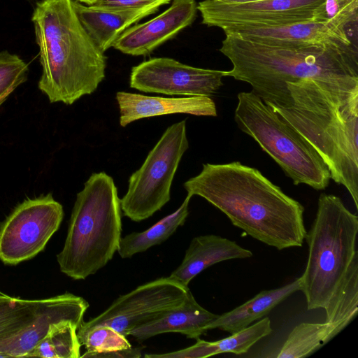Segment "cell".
Masks as SVG:
<instances>
[{"label": "cell", "instance_id": "cell-10", "mask_svg": "<svg viewBox=\"0 0 358 358\" xmlns=\"http://www.w3.org/2000/svg\"><path fill=\"white\" fill-rule=\"evenodd\" d=\"M189 291L188 287L169 277L157 278L120 296L98 316L87 322L83 320L77 333L106 325L128 336L134 328L180 304Z\"/></svg>", "mask_w": 358, "mask_h": 358}, {"label": "cell", "instance_id": "cell-23", "mask_svg": "<svg viewBox=\"0 0 358 358\" xmlns=\"http://www.w3.org/2000/svg\"><path fill=\"white\" fill-rule=\"evenodd\" d=\"M343 329L335 323L302 322L288 335L276 355L277 358L308 357L337 336Z\"/></svg>", "mask_w": 358, "mask_h": 358}, {"label": "cell", "instance_id": "cell-32", "mask_svg": "<svg viewBox=\"0 0 358 358\" xmlns=\"http://www.w3.org/2000/svg\"><path fill=\"white\" fill-rule=\"evenodd\" d=\"M80 3H83L87 4V6L93 5L97 0H76Z\"/></svg>", "mask_w": 358, "mask_h": 358}, {"label": "cell", "instance_id": "cell-16", "mask_svg": "<svg viewBox=\"0 0 358 358\" xmlns=\"http://www.w3.org/2000/svg\"><path fill=\"white\" fill-rule=\"evenodd\" d=\"M115 97L120 110V124L122 127L136 120L164 115L217 116L214 101L206 96L168 98L117 92Z\"/></svg>", "mask_w": 358, "mask_h": 358}, {"label": "cell", "instance_id": "cell-13", "mask_svg": "<svg viewBox=\"0 0 358 358\" xmlns=\"http://www.w3.org/2000/svg\"><path fill=\"white\" fill-rule=\"evenodd\" d=\"M196 13L195 0H173L171 6L159 15L127 29L113 47L132 56L148 55L190 26Z\"/></svg>", "mask_w": 358, "mask_h": 358}, {"label": "cell", "instance_id": "cell-9", "mask_svg": "<svg viewBox=\"0 0 358 358\" xmlns=\"http://www.w3.org/2000/svg\"><path fill=\"white\" fill-rule=\"evenodd\" d=\"M64 217L62 205L49 193L25 199L0 223V260L17 265L45 248Z\"/></svg>", "mask_w": 358, "mask_h": 358}, {"label": "cell", "instance_id": "cell-30", "mask_svg": "<svg viewBox=\"0 0 358 358\" xmlns=\"http://www.w3.org/2000/svg\"><path fill=\"white\" fill-rule=\"evenodd\" d=\"M141 356L140 348L130 347L124 350L94 354L88 358H139Z\"/></svg>", "mask_w": 358, "mask_h": 358}, {"label": "cell", "instance_id": "cell-25", "mask_svg": "<svg viewBox=\"0 0 358 358\" xmlns=\"http://www.w3.org/2000/svg\"><path fill=\"white\" fill-rule=\"evenodd\" d=\"M41 301L0 294V341L27 325L35 317Z\"/></svg>", "mask_w": 358, "mask_h": 358}, {"label": "cell", "instance_id": "cell-18", "mask_svg": "<svg viewBox=\"0 0 358 358\" xmlns=\"http://www.w3.org/2000/svg\"><path fill=\"white\" fill-rule=\"evenodd\" d=\"M218 316L200 306L189 291L180 304L134 328L128 336L143 341L158 334L177 332L197 339L208 331L207 326Z\"/></svg>", "mask_w": 358, "mask_h": 358}, {"label": "cell", "instance_id": "cell-8", "mask_svg": "<svg viewBox=\"0 0 358 358\" xmlns=\"http://www.w3.org/2000/svg\"><path fill=\"white\" fill-rule=\"evenodd\" d=\"M188 148L185 120L167 127L141 166L129 178L127 192L120 199L124 216L141 222L169 201L173 178Z\"/></svg>", "mask_w": 358, "mask_h": 358}, {"label": "cell", "instance_id": "cell-28", "mask_svg": "<svg viewBox=\"0 0 358 358\" xmlns=\"http://www.w3.org/2000/svg\"><path fill=\"white\" fill-rule=\"evenodd\" d=\"M28 64L18 55L0 51V106L27 80Z\"/></svg>", "mask_w": 358, "mask_h": 358}, {"label": "cell", "instance_id": "cell-19", "mask_svg": "<svg viewBox=\"0 0 358 358\" xmlns=\"http://www.w3.org/2000/svg\"><path fill=\"white\" fill-rule=\"evenodd\" d=\"M252 252L235 241L209 234L194 237L181 264L168 276L184 287L208 267L229 259L251 257Z\"/></svg>", "mask_w": 358, "mask_h": 358}, {"label": "cell", "instance_id": "cell-5", "mask_svg": "<svg viewBox=\"0 0 358 358\" xmlns=\"http://www.w3.org/2000/svg\"><path fill=\"white\" fill-rule=\"evenodd\" d=\"M39 48V90L50 102L71 105L105 78L106 57L79 21L73 0H39L31 17Z\"/></svg>", "mask_w": 358, "mask_h": 358}, {"label": "cell", "instance_id": "cell-26", "mask_svg": "<svg viewBox=\"0 0 358 358\" xmlns=\"http://www.w3.org/2000/svg\"><path fill=\"white\" fill-rule=\"evenodd\" d=\"M311 21L357 36L358 0H324L315 10Z\"/></svg>", "mask_w": 358, "mask_h": 358}, {"label": "cell", "instance_id": "cell-2", "mask_svg": "<svg viewBox=\"0 0 358 358\" xmlns=\"http://www.w3.org/2000/svg\"><path fill=\"white\" fill-rule=\"evenodd\" d=\"M358 217L337 196L322 193L305 239L308 257L301 280L307 309L323 308L343 330L358 313Z\"/></svg>", "mask_w": 358, "mask_h": 358}, {"label": "cell", "instance_id": "cell-29", "mask_svg": "<svg viewBox=\"0 0 358 358\" xmlns=\"http://www.w3.org/2000/svg\"><path fill=\"white\" fill-rule=\"evenodd\" d=\"M171 1V0H97L93 5L106 8L127 9L141 8L157 3L166 5Z\"/></svg>", "mask_w": 358, "mask_h": 358}, {"label": "cell", "instance_id": "cell-15", "mask_svg": "<svg viewBox=\"0 0 358 358\" xmlns=\"http://www.w3.org/2000/svg\"><path fill=\"white\" fill-rule=\"evenodd\" d=\"M224 34H236L246 40L268 45L298 47L316 44L350 45L347 33L313 21L264 28H227Z\"/></svg>", "mask_w": 358, "mask_h": 358}, {"label": "cell", "instance_id": "cell-7", "mask_svg": "<svg viewBox=\"0 0 358 358\" xmlns=\"http://www.w3.org/2000/svg\"><path fill=\"white\" fill-rule=\"evenodd\" d=\"M234 120L292 180L315 189L329 183L328 167L313 148L277 112L252 91L238 94Z\"/></svg>", "mask_w": 358, "mask_h": 358}, {"label": "cell", "instance_id": "cell-24", "mask_svg": "<svg viewBox=\"0 0 358 358\" xmlns=\"http://www.w3.org/2000/svg\"><path fill=\"white\" fill-rule=\"evenodd\" d=\"M79 325L71 320L50 324L45 335L30 351L27 357L78 358L81 344L77 330Z\"/></svg>", "mask_w": 358, "mask_h": 358}, {"label": "cell", "instance_id": "cell-12", "mask_svg": "<svg viewBox=\"0 0 358 358\" xmlns=\"http://www.w3.org/2000/svg\"><path fill=\"white\" fill-rule=\"evenodd\" d=\"M224 71L191 66L171 58L155 57L132 67L131 88L166 95L210 96L222 85Z\"/></svg>", "mask_w": 358, "mask_h": 358}, {"label": "cell", "instance_id": "cell-6", "mask_svg": "<svg viewBox=\"0 0 358 358\" xmlns=\"http://www.w3.org/2000/svg\"><path fill=\"white\" fill-rule=\"evenodd\" d=\"M121 235L115 182L105 172L94 173L76 195L64 247L57 255L60 271L77 280L96 273L117 252Z\"/></svg>", "mask_w": 358, "mask_h": 358}, {"label": "cell", "instance_id": "cell-1", "mask_svg": "<svg viewBox=\"0 0 358 358\" xmlns=\"http://www.w3.org/2000/svg\"><path fill=\"white\" fill-rule=\"evenodd\" d=\"M183 186L188 195L205 199L257 241L280 250L303 243L304 207L255 168L239 162L204 164Z\"/></svg>", "mask_w": 358, "mask_h": 358}, {"label": "cell", "instance_id": "cell-21", "mask_svg": "<svg viewBox=\"0 0 358 358\" xmlns=\"http://www.w3.org/2000/svg\"><path fill=\"white\" fill-rule=\"evenodd\" d=\"M300 289L301 280L298 278L281 287L262 290L243 304L219 315L207 326L206 329L218 328L231 334L239 331L268 314L276 306Z\"/></svg>", "mask_w": 358, "mask_h": 358}, {"label": "cell", "instance_id": "cell-17", "mask_svg": "<svg viewBox=\"0 0 358 358\" xmlns=\"http://www.w3.org/2000/svg\"><path fill=\"white\" fill-rule=\"evenodd\" d=\"M162 3H157L141 8L115 9L84 6L73 0L76 15L90 38L103 53L132 24L147 16L155 13Z\"/></svg>", "mask_w": 358, "mask_h": 358}, {"label": "cell", "instance_id": "cell-11", "mask_svg": "<svg viewBox=\"0 0 358 358\" xmlns=\"http://www.w3.org/2000/svg\"><path fill=\"white\" fill-rule=\"evenodd\" d=\"M324 0H262L225 3L203 0L197 5L202 23L208 27L264 28L312 20L315 10Z\"/></svg>", "mask_w": 358, "mask_h": 358}, {"label": "cell", "instance_id": "cell-27", "mask_svg": "<svg viewBox=\"0 0 358 358\" xmlns=\"http://www.w3.org/2000/svg\"><path fill=\"white\" fill-rule=\"evenodd\" d=\"M81 345L86 352L80 357L88 358L90 355L124 350L131 347L127 336L106 325L96 326L90 329L77 333Z\"/></svg>", "mask_w": 358, "mask_h": 358}, {"label": "cell", "instance_id": "cell-34", "mask_svg": "<svg viewBox=\"0 0 358 358\" xmlns=\"http://www.w3.org/2000/svg\"><path fill=\"white\" fill-rule=\"evenodd\" d=\"M2 292L0 291V294H1Z\"/></svg>", "mask_w": 358, "mask_h": 358}, {"label": "cell", "instance_id": "cell-31", "mask_svg": "<svg viewBox=\"0 0 358 358\" xmlns=\"http://www.w3.org/2000/svg\"><path fill=\"white\" fill-rule=\"evenodd\" d=\"M225 3H241L252 1H258L262 0H216Z\"/></svg>", "mask_w": 358, "mask_h": 358}, {"label": "cell", "instance_id": "cell-3", "mask_svg": "<svg viewBox=\"0 0 358 358\" xmlns=\"http://www.w3.org/2000/svg\"><path fill=\"white\" fill-rule=\"evenodd\" d=\"M290 103L272 106L317 152L358 209V80L288 83Z\"/></svg>", "mask_w": 358, "mask_h": 358}, {"label": "cell", "instance_id": "cell-20", "mask_svg": "<svg viewBox=\"0 0 358 358\" xmlns=\"http://www.w3.org/2000/svg\"><path fill=\"white\" fill-rule=\"evenodd\" d=\"M272 332L271 320L261 319L254 324L231 334V336L216 341H206L199 338L187 348L163 354H145V358H206L222 353L242 355L262 338Z\"/></svg>", "mask_w": 358, "mask_h": 358}, {"label": "cell", "instance_id": "cell-33", "mask_svg": "<svg viewBox=\"0 0 358 358\" xmlns=\"http://www.w3.org/2000/svg\"><path fill=\"white\" fill-rule=\"evenodd\" d=\"M29 1H38L37 0H29Z\"/></svg>", "mask_w": 358, "mask_h": 358}, {"label": "cell", "instance_id": "cell-14", "mask_svg": "<svg viewBox=\"0 0 358 358\" xmlns=\"http://www.w3.org/2000/svg\"><path fill=\"white\" fill-rule=\"evenodd\" d=\"M88 308L85 299L69 292L43 299L35 317L27 325L0 341V357H27L50 324L71 320L80 326Z\"/></svg>", "mask_w": 358, "mask_h": 358}, {"label": "cell", "instance_id": "cell-22", "mask_svg": "<svg viewBox=\"0 0 358 358\" xmlns=\"http://www.w3.org/2000/svg\"><path fill=\"white\" fill-rule=\"evenodd\" d=\"M192 196L187 194L180 206L148 229L133 232L121 238L117 252L122 259L130 258L152 246L166 241L176 229L184 224L189 215V203Z\"/></svg>", "mask_w": 358, "mask_h": 358}, {"label": "cell", "instance_id": "cell-4", "mask_svg": "<svg viewBox=\"0 0 358 358\" xmlns=\"http://www.w3.org/2000/svg\"><path fill=\"white\" fill-rule=\"evenodd\" d=\"M220 52L232 64L224 77L245 82L272 106L290 103L288 83L305 78L329 82L358 80L357 44L268 45L226 34Z\"/></svg>", "mask_w": 358, "mask_h": 358}]
</instances>
